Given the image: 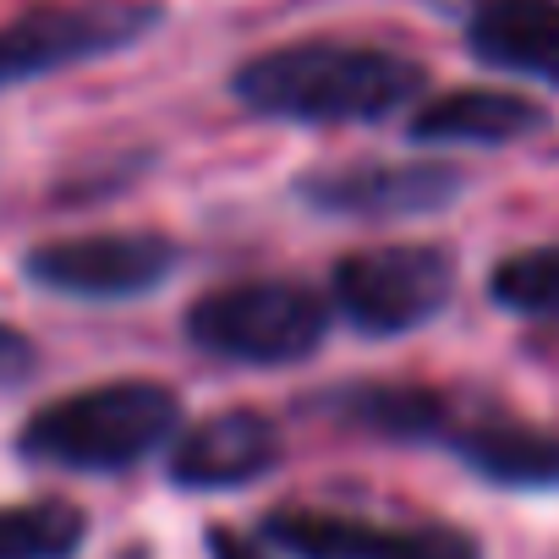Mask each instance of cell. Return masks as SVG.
Returning a JSON list of instances; mask_svg holds the SVG:
<instances>
[{"label": "cell", "instance_id": "1", "mask_svg": "<svg viewBox=\"0 0 559 559\" xmlns=\"http://www.w3.org/2000/svg\"><path fill=\"white\" fill-rule=\"evenodd\" d=\"M423 88H428L423 61L346 39L274 45L230 72V94L241 110L297 127H368L417 105Z\"/></svg>", "mask_w": 559, "mask_h": 559}, {"label": "cell", "instance_id": "2", "mask_svg": "<svg viewBox=\"0 0 559 559\" xmlns=\"http://www.w3.org/2000/svg\"><path fill=\"white\" fill-rule=\"evenodd\" d=\"M181 395L159 379H105L94 390L61 395L39 406L23 433L17 455L28 466L50 472H83V477H116L181 433Z\"/></svg>", "mask_w": 559, "mask_h": 559}, {"label": "cell", "instance_id": "3", "mask_svg": "<svg viewBox=\"0 0 559 559\" xmlns=\"http://www.w3.org/2000/svg\"><path fill=\"white\" fill-rule=\"evenodd\" d=\"M330 313L302 280H230L187 308V341L236 368H286L324 346Z\"/></svg>", "mask_w": 559, "mask_h": 559}, {"label": "cell", "instance_id": "4", "mask_svg": "<svg viewBox=\"0 0 559 559\" xmlns=\"http://www.w3.org/2000/svg\"><path fill=\"white\" fill-rule=\"evenodd\" d=\"M450 297H455V258L423 241L362 247L330 269V308L357 335H379V341L423 330L450 308Z\"/></svg>", "mask_w": 559, "mask_h": 559}, {"label": "cell", "instance_id": "5", "mask_svg": "<svg viewBox=\"0 0 559 559\" xmlns=\"http://www.w3.org/2000/svg\"><path fill=\"white\" fill-rule=\"evenodd\" d=\"M154 0H83V7H34L12 23H0V94L17 83H39L67 67L105 61L132 50L159 28Z\"/></svg>", "mask_w": 559, "mask_h": 559}, {"label": "cell", "instance_id": "6", "mask_svg": "<svg viewBox=\"0 0 559 559\" xmlns=\"http://www.w3.org/2000/svg\"><path fill=\"white\" fill-rule=\"evenodd\" d=\"M181 252L159 230H88L39 241L23 258L28 286L72 302H132L176 274Z\"/></svg>", "mask_w": 559, "mask_h": 559}, {"label": "cell", "instance_id": "7", "mask_svg": "<svg viewBox=\"0 0 559 559\" xmlns=\"http://www.w3.org/2000/svg\"><path fill=\"white\" fill-rule=\"evenodd\" d=\"M263 543H274L286 559H483L477 537L461 526H444V521L379 526L362 515L308 510V504L269 510Z\"/></svg>", "mask_w": 559, "mask_h": 559}, {"label": "cell", "instance_id": "8", "mask_svg": "<svg viewBox=\"0 0 559 559\" xmlns=\"http://www.w3.org/2000/svg\"><path fill=\"white\" fill-rule=\"evenodd\" d=\"M461 187L466 176L439 159H346L308 170L297 181V198L341 219H417L439 214L450 198H461Z\"/></svg>", "mask_w": 559, "mask_h": 559}, {"label": "cell", "instance_id": "9", "mask_svg": "<svg viewBox=\"0 0 559 559\" xmlns=\"http://www.w3.org/2000/svg\"><path fill=\"white\" fill-rule=\"evenodd\" d=\"M274 466H280V428L252 406L181 423V433L165 450V472L187 493H230L269 477Z\"/></svg>", "mask_w": 559, "mask_h": 559}, {"label": "cell", "instance_id": "10", "mask_svg": "<svg viewBox=\"0 0 559 559\" xmlns=\"http://www.w3.org/2000/svg\"><path fill=\"white\" fill-rule=\"evenodd\" d=\"M455 461H466L483 483L493 488H521V493H554L559 488V433L504 417L493 401L472 395L461 428L444 444Z\"/></svg>", "mask_w": 559, "mask_h": 559}, {"label": "cell", "instance_id": "11", "mask_svg": "<svg viewBox=\"0 0 559 559\" xmlns=\"http://www.w3.org/2000/svg\"><path fill=\"white\" fill-rule=\"evenodd\" d=\"M472 395L461 390H433V384H379L362 379L341 395H330V417L395 444H450V433L461 428Z\"/></svg>", "mask_w": 559, "mask_h": 559}, {"label": "cell", "instance_id": "12", "mask_svg": "<svg viewBox=\"0 0 559 559\" xmlns=\"http://www.w3.org/2000/svg\"><path fill=\"white\" fill-rule=\"evenodd\" d=\"M466 50L493 72L559 88V0H472Z\"/></svg>", "mask_w": 559, "mask_h": 559}, {"label": "cell", "instance_id": "13", "mask_svg": "<svg viewBox=\"0 0 559 559\" xmlns=\"http://www.w3.org/2000/svg\"><path fill=\"white\" fill-rule=\"evenodd\" d=\"M548 127V110L510 88H450L412 116V143H461V148H504L521 138H537Z\"/></svg>", "mask_w": 559, "mask_h": 559}, {"label": "cell", "instance_id": "14", "mask_svg": "<svg viewBox=\"0 0 559 559\" xmlns=\"http://www.w3.org/2000/svg\"><path fill=\"white\" fill-rule=\"evenodd\" d=\"M88 543V515L67 499L0 504V559H78Z\"/></svg>", "mask_w": 559, "mask_h": 559}, {"label": "cell", "instance_id": "15", "mask_svg": "<svg viewBox=\"0 0 559 559\" xmlns=\"http://www.w3.org/2000/svg\"><path fill=\"white\" fill-rule=\"evenodd\" d=\"M488 297L521 319H559V241L510 252L488 274Z\"/></svg>", "mask_w": 559, "mask_h": 559}, {"label": "cell", "instance_id": "16", "mask_svg": "<svg viewBox=\"0 0 559 559\" xmlns=\"http://www.w3.org/2000/svg\"><path fill=\"white\" fill-rule=\"evenodd\" d=\"M34 368H39V346H34L17 324L0 319V390H7V384H23Z\"/></svg>", "mask_w": 559, "mask_h": 559}, {"label": "cell", "instance_id": "17", "mask_svg": "<svg viewBox=\"0 0 559 559\" xmlns=\"http://www.w3.org/2000/svg\"><path fill=\"white\" fill-rule=\"evenodd\" d=\"M203 548H209V559H269V548H263L258 537L230 532V526H214V532L203 537Z\"/></svg>", "mask_w": 559, "mask_h": 559}]
</instances>
